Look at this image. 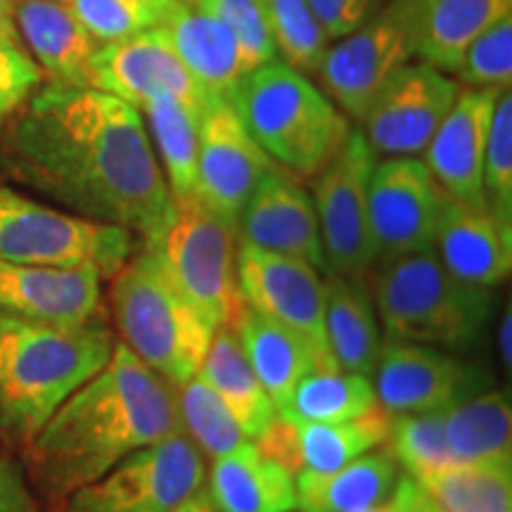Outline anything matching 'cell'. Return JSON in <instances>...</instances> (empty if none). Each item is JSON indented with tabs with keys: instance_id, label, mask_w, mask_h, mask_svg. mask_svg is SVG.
Here are the masks:
<instances>
[{
	"instance_id": "obj_51",
	"label": "cell",
	"mask_w": 512,
	"mask_h": 512,
	"mask_svg": "<svg viewBox=\"0 0 512 512\" xmlns=\"http://www.w3.org/2000/svg\"><path fill=\"white\" fill-rule=\"evenodd\" d=\"M0 126H3V119H0Z\"/></svg>"
},
{
	"instance_id": "obj_45",
	"label": "cell",
	"mask_w": 512,
	"mask_h": 512,
	"mask_svg": "<svg viewBox=\"0 0 512 512\" xmlns=\"http://www.w3.org/2000/svg\"><path fill=\"white\" fill-rule=\"evenodd\" d=\"M389 501H392L401 512H444L425 494V489H422L413 477L403 475V472L399 482L394 486L392 496H389Z\"/></svg>"
},
{
	"instance_id": "obj_16",
	"label": "cell",
	"mask_w": 512,
	"mask_h": 512,
	"mask_svg": "<svg viewBox=\"0 0 512 512\" xmlns=\"http://www.w3.org/2000/svg\"><path fill=\"white\" fill-rule=\"evenodd\" d=\"M88 88L110 93L136 110L150 100L169 98L202 114L214 100L192 79L164 29L98 46L88 72Z\"/></svg>"
},
{
	"instance_id": "obj_9",
	"label": "cell",
	"mask_w": 512,
	"mask_h": 512,
	"mask_svg": "<svg viewBox=\"0 0 512 512\" xmlns=\"http://www.w3.org/2000/svg\"><path fill=\"white\" fill-rule=\"evenodd\" d=\"M207 484V458L183 432L133 451L64 498L57 512H174Z\"/></svg>"
},
{
	"instance_id": "obj_18",
	"label": "cell",
	"mask_w": 512,
	"mask_h": 512,
	"mask_svg": "<svg viewBox=\"0 0 512 512\" xmlns=\"http://www.w3.org/2000/svg\"><path fill=\"white\" fill-rule=\"evenodd\" d=\"M392 418L380 403L368 413L342 422H299L278 413L254 444L292 475L302 470L332 472L387 444Z\"/></svg>"
},
{
	"instance_id": "obj_3",
	"label": "cell",
	"mask_w": 512,
	"mask_h": 512,
	"mask_svg": "<svg viewBox=\"0 0 512 512\" xmlns=\"http://www.w3.org/2000/svg\"><path fill=\"white\" fill-rule=\"evenodd\" d=\"M117 335L105 313L57 325L0 311V439L17 453L110 361Z\"/></svg>"
},
{
	"instance_id": "obj_17",
	"label": "cell",
	"mask_w": 512,
	"mask_h": 512,
	"mask_svg": "<svg viewBox=\"0 0 512 512\" xmlns=\"http://www.w3.org/2000/svg\"><path fill=\"white\" fill-rule=\"evenodd\" d=\"M275 166L228 100L214 98L204 107L197 147V197L214 214L238 228L247 200Z\"/></svg>"
},
{
	"instance_id": "obj_20",
	"label": "cell",
	"mask_w": 512,
	"mask_h": 512,
	"mask_svg": "<svg viewBox=\"0 0 512 512\" xmlns=\"http://www.w3.org/2000/svg\"><path fill=\"white\" fill-rule=\"evenodd\" d=\"M0 311L57 325L88 323L102 316V275L93 266L0 259Z\"/></svg>"
},
{
	"instance_id": "obj_49",
	"label": "cell",
	"mask_w": 512,
	"mask_h": 512,
	"mask_svg": "<svg viewBox=\"0 0 512 512\" xmlns=\"http://www.w3.org/2000/svg\"><path fill=\"white\" fill-rule=\"evenodd\" d=\"M382 512H401L399 508H396V505L392 503V501H387V503H384L382 505Z\"/></svg>"
},
{
	"instance_id": "obj_52",
	"label": "cell",
	"mask_w": 512,
	"mask_h": 512,
	"mask_svg": "<svg viewBox=\"0 0 512 512\" xmlns=\"http://www.w3.org/2000/svg\"><path fill=\"white\" fill-rule=\"evenodd\" d=\"M62 3H67V0H62Z\"/></svg>"
},
{
	"instance_id": "obj_2",
	"label": "cell",
	"mask_w": 512,
	"mask_h": 512,
	"mask_svg": "<svg viewBox=\"0 0 512 512\" xmlns=\"http://www.w3.org/2000/svg\"><path fill=\"white\" fill-rule=\"evenodd\" d=\"M178 432L176 387L117 339L110 361L57 408L19 460L43 510L57 512L119 460Z\"/></svg>"
},
{
	"instance_id": "obj_44",
	"label": "cell",
	"mask_w": 512,
	"mask_h": 512,
	"mask_svg": "<svg viewBox=\"0 0 512 512\" xmlns=\"http://www.w3.org/2000/svg\"><path fill=\"white\" fill-rule=\"evenodd\" d=\"M380 0H309L313 15L330 41L351 34L377 12Z\"/></svg>"
},
{
	"instance_id": "obj_13",
	"label": "cell",
	"mask_w": 512,
	"mask_h": 512,
	"mask_svg": "<svg viewBox=\"0 0 512 512\" xmlns=\"http://www.w3.org/2000/svg\"><path fill=\"white\" fill-rule=\"evenodd\" d=\"M373 373L377 403L392 415L448 411L494 384V375L479 363L394 339H384Z\"/></svg>"
},
{
	"instance_id": "obj_5",
	"label": "cell",
	"mask_w": 512,
	"mask_h": 512,
	"mask_svg": "<svg viewBox=\"0 0 512 512\" xmlns=\"http://www.w3.org/2000/svg\"><path fill=\"white\" fill-rule=\"evenodd\" d=\"M375 268L373 299L384 339L460 354L484 337L494 316V290L458 280L434 249Z\"/></svg>"
},
{
	"instance_id": "obj_11",
	"label": "cell",
	"mask_w": 512,
	"mask_h": 512,
	"mask_svg": "<svg viewBox=\"0 0 512 512\" xmlns=\"http://www.w3.org/2000/svg\"><path fill=\"white\" fill-rule=\"evenodd\" d=\"M238 280L249 309L285 325L309 344L316 370L337 368L325 339V278L309 261L242 245Z\"/></svg>"
},
{
	"instance_id": "obj_25",
	"label": "cell",
	"mask_w": 512,
	"mask_h": 512,
	"mask_svg": "<svg viewBox=\"0 0 512 512\" xmlns=\"http://www.w3.org/2000/svg\"><path fill=\"white\" fill-rule=\"evenodd\" d=\"M159 29L169 36L192 79L209 98L228 100L247 74L238 41L221 19L204 12L192 0H176Z\"/></svg>"
},
{
	"instance_id": "obj_46",
	"label": "cell",
	"mask_w": 512,
	"mask_h": 512,
	"mask_svg": "<svg viewBox=\"0 0 512 512\" xmlns=\"http://www.w3.org/2000/svg\"><path fill=\"white\" fill-rule=\"evenodd\" d=\"M512 306L505 304L503 318L498 323V356H501V366L505 373H510L512 368Z\"/></svg>"
},
{
	"instance_id": "obj_23",
	"label": "cell",
	"mask_w": 512,
	"mask_h": 512,
	"mask_svg": "<svg viewBox=\"0 0 512 512\" xmlns=\"http://www.w3.org/2000/svg\"><path fill=\"white\" fill-rule=\"evenodd\" d=\"M434 252L458 280L494 290L510 278L512 228L503 226L484 202L463 204L448 197Z\"/></svg>"
},
{
	"instance_id": "obj_47",
	"label": "cell",
	"mask_w": 512,
	"mask_h": 512,
	"mask_svg": "<svg viewBox=\"0 0 512 512\" xmlns=\"http://www.w3.org/2000/svg\"><path fill=\"white\" fill-rule=\"evenodd\" d=\"M17 0H0V43H22L15 24Z\"/></svg>"
},
{
	"instance_id": "obj_48",
	"label": "cell",
	"mask_w": 512,
	"mask_h": 512,
	"mask_svg": "<svg viewBox=\"0 0 512 512\" xmlns=\"http://www.w3.org/2000/svg\"><path fill=\"white\" fill-rule=\"evenodd\" d=\"M174 512H219L214 508V503H211V498L207 494V489L195 491L190 498H185V501L178 505V508Z\"/></svg>"
},
{
	"instance_id": "obj_28",
	"label": "cell",
	"mask_w": 512,
	"mask_h": 512,
	"mask_svg": "<svg viewBox=\"0 0 512 512\" xmlns=\"http://www.w3.org/2000/svg\"><path fill=\"white\" fill-rule=\"evenodd\" d=\"M401 467L389 446H377L332 472L294 475L299 512H354L389 501Z\"/></svg>"
},
{
	"instance_id": "obj_41",
	"label": "cell",
	"mask_w": 512,
	"mask_h": 512,
	"mask_svg": "<svg viewBox=\"0 0 512 512\" xmlns=\"http://www.w3.org/2000/svg\"><path fill=\"white\" fill-rule=\"evenodd\" d=\"M204 12L221 19L238 41L247 72L275 60V41L261 0H192Z\"/></svg>"
},
{
	"instance_id": "obj_24",
	"label": "cell",
	"mask_w": 512,
	"mask_h": 512,
	"mask_svg": "<svg viewBox=\"0 0 512 512\" xmlns=\"http://www.w3.org/2000/svg\"><path fill=\"white\" fill-rule=\"evenodd\" d=\"M19 41L48 81L88 86L91 60L100 43L62 0H17Z\"/></svg>"
},
{
	"instance_id": "obj_35",
	"label": "cell",
	"mask_w": 512,
	"mask_h": 512,
	"mask_svg": "<svg viewBox=\"0 0 512 512\" xmlns=\"http://www.w3.org/2000/svg\"><path fill=\"white\" fill-rule=\"evenodd\" d=\"M176 401L183 434L200 448L204 458H221L252 441L200 375L176 387Z\"/></svg>"
},
{
	"instance_id": "obj_21",
	"label": "cell",
	"mask_w": 512,
	"mask_h": 512,
	"mask_svg": "<svg viewBox=\"0 0 512 512\" xmlns=\"http://www.w3.org/2000/svg\"><path fill=\"white\" fill-rule=\"evenodd\" d=\"M501 93L498 88L460 86L458 98L422 152V162L451 200L482 204L486 138Z\"/></svg>"
},
{
	"instance_id": "obj_15",
	"label": "cell",
	"mask_w": 512,
	"mask_h": 512,
	"mask_svg": "<svg viewBox=\"0 0 512 512\" xmlns=\"http://www.w3.org/2000/svg\"><path fill=\"white\" fill-rule=\"evenodd\" d=\"M413 60L406 29L389 5L325 50L318 67L320 91L347 119L361 121L384 83Z\"/></svg>"
},
{
	"instance_id": "obj_50",
	"label": "cell",
	"mask_w": 512,
	"mask_h": 512,
	"mask_svg": "<svg viewBox=\"0 0 512 512\" xmlns=\"http://www.w3.org/2000/svg\"><path fill=\"white\" fill-rule=\"evenodd\" d=\"M382 505H373V508H361V510H354V512H382Z\"/></svg>"
},
{
	"instance_id": "obj_7",
	"label": "cell",
	"mask_w": 512,
	"mask_h": 512,
	"mask_svg": "<svg viewBox=\"0 0 512 512\" xmlns=\"http://www.w3.org/2000/svg\"><path fill=\"white\" fill-rule=\"evenodd\" d=\"M140 247L131 230L69 214L0 183V259L12 264L93 266L110 280Z\"/></svg>"
},
{
	"instance_id": "obj_30",
	"label": "cell",
	"mask_w": 512,
	"mask_h": 512,
	"mask_svg": "<svg viewBox=\"0 0 512 512\" xmlns=\"http://www.w3.org/2000/svg\"><path fill=\"white\" fill-rule=\"evenodd\" d=\"M446 446L456 465L512 467V406L508 389L486 392L444 411Z\"/></svg>"
},
{
	"instance_id": "obj_14",
	"label": "cell",
	"mask_w": 512,
	"mask_h": 512,
	"mask_svg": "<svg viewBox=\"0 0 512 512\" xmlns=\"http://www.w3.org/2000/svg\"><path fill=\"white\" fill-rule=\"evenodd\" d=\"M458 93L460 83L451 74L411 60L384 83L358 124L375 155L418 157Z\"/></svg>"
},
{
	"instance_id": "obj_32",
	"label": "cell",
	"mask_w": 512,
	"mask_h": 512,
	"mask_svg": "<svg viewBox=\"0 0 512 512\" xmlns=\"http://www.w3.org/2000/svg\"><path fill=\"white\" fill-rule=\"evenodd\" d=\"M157 162L169 185L171 200L197 195V147H200V112L178 100H150L138 110Z\"/></svg>"
},
{
	"instance_id": "obj_37",
	"label": "cell",
	"mask_w": 512,
	"mask_h": 512,
	"mask_svg": "<svg viewBox=\"0 0 512 512\" xmlns=\"http://www.w3.org/2000/svg\"><path fill=\"white\" fill-rule=\"evenodd\" d=\"M261 3L275 41V53L297 72H318L325 50L330 48V38L313 15L309 0H261Z\"/></svg>"
},
{
	"instance_id": "obj_33",
	"label": "cell",
	"mask_w": 512,
	"mask_h": 512,
	"mask_svg": "<svg viewBox=\"0 0 512 512\" xmlns=\"http://www.w3.org/2000/svg\"><path fill=\"white\" fill-rule=\"evenodd\" d=\"M377 406L368 375L347 370H311L299 380L280 415L299 422H342Z\"/></svg>"
},
{
	"instance_id": "obj_38",
	"label": "cell",
	"mask_w": 512,
	"mask_h": 512,
	"mask_svg": "<svg viewBox=\"0 0 512 512\" xmlns=\"http://www.w3.org/2000/svg\"><path fill=\"white\" fill-rule=\"evenodd\" d=\"M67 5L102 46L159 29L176 0H67Z\"/></svg>"
},
{
	"instance_id": "obj_4",
	"label": "cell",
	"mask_w": 512,
	"mask_h": 512,
	"mask_svg": "<svg viewBox=\"0 0 512 512\" xmlns=\"http://www.w3.org/2000/svg\"><path fill=\"white\" fill-rule=\"evenodd\" d=\"M114 335L166 382L197 375L216 328L190 302L150 247L140 245L110 278Z\"/></svg>"
},
{
	"instance_id": "obj_43",
	"label": "cell",
	"mask_w": 512,
	"mask_h": 512,
	"mask_svg": "<svg viewBox=\"0 0 512 512\" xmlns=\"http://www.w3.org/2000/svg\"><path fill=\"white\" fill-rule=\"evenodd\" d=\"M0 512H46L31 491L22 460L0 439Z\"/></svg>"
},
{
	"instance_id": "obj_26",
	"label": "cell",
	"mask_w": 512,
	"mask_h": 512,
	"mask_svg": "<svg viewBox=\"0 0 512 512\" xmlns=\"http://www.w3.org/2000/svg\"><path fill=\"white\" fill-rule=\"evenodd\" d=\"M207 494L219 512H294V475L254 441L211 460Z\"/></svg>"
},
{
	"instance_id": "obj_8",
	"label": "cell",
	"mask_w": 512,
	"mask_h": 512,
	"mask_svg": "<svg viewBox=\"0 0 512 512\" xmlns=\"http://www.w3.org/2000/svg\"><path fill=\"white\" fill-rule=\"evenodd\" d=\"M176 285L211 320L230 328L245 306L238 280V228L214 214L200 197L171 200V216L150 242Z\"/></svg>"
},
{
	"instance_id": "obj_29",
	"label": "cell",
	"mask_w": 512,
	"mask_h": 512,
	"mask_svg": "<svg viewBox=\"0 0 512 512\" xmlns=\"http://www.w3.org/2000/svg\"><path fill=\"white\" fill-rule=\"evenodd\" d=\"M256 380L266 389L275 411H283L304 375L316 370L309 344L285 325L261 316L245 304L230 325Z\"/></svg>"
},
{
	"instance_id": "obj_31",
	"label": "cell",
	"mask_w": 512,
	"mask_h": 512,
	"mask_svg": "<svg viewBox=\"0 0 512 512\" xmlns=\"http://www.w3.org/2000/svg\"><path fill=\"white\" fill-rule=\"evenodd\" d=\"M197 375L207 382L211 392L219 396L223 406L240 425V430L252 441L259 439L278 415L266 389L261 387L254 370L249 368L238 337L230 328H219L214 332Z\"/></svg>"
},
{
	"instance_id": "obj_19",
	"label": "cell",
	"mask_w": 512,
	"mask_h": 512,
	"mask_svg": "<svg viewBox=\"0 0 512 512\" xmlns=\"http://www.w3.org/2000/svg\"><path fill=\"white\" fill-rule=\"evenodd\" d=\"M238 238L266 252L309 261L325 273L316 204L292 174L275 169L256 185L238 219Z\"/></svg>"
},
{
	"instance_id": "obj_34",
	"label": "cell",
	"mask_w": 512,
	"mask_h": 512,
	"mask_svg": "<svg viewBox=\"0 0 512 512\" xmlns=\"http://www.w3.org/2000/svg\"><path fill=\"white\" fill-rule=\"evenodd\" d=\"M415 482L444 512H512V467L456 465Z\"/></svg>"
},
{
	"instance_id": "obj_36",
	"label": "cell",
	"mask_w": 512,
	"mask_h": 512,
	"mask_svg": "<svg viewBox=\"0 0 512 512\" xmlns=\"http://www.w3.org/2000/svg\"><path fill=\"white\" fill-rule=\"evenodd\" d=\"M387 446L403 475L413 479L456 467L446 446L444 411L394 415Z\"/></svg>"
},
{
	"instance_id": "obj_22",
	"label": "cell",
	"mask_w": 512,
	"mask_h": 512,
	"mask_svg": "<svg viewBox=\"0 0 512 512\" xmlns=\"http://www.w3.org/2000/svg\"><path fill=\"white\" fill-rule=\"evenodd\" d=\"M413 46V60L453 74L475 38L512 15V0H389Z\"/></svg>"
},
{
	"instance_id": "obj_27",
	"label": "cell",
	"mask_w": 512,
	"mask_h": 512,
	"mask_svg": "<svg viewBox=\"0 0 512 512\" xmlns=\"http://www.w3.org/2000/svg\"><path fill=\"white\" fill-rule=\"evenodd\" d=\"M325 339L339 370L373 375L384 335L368 278L325 275Z\"/></svg>"
},
{
	"instance_id": "obj_6",
	"label": "cell",
	"mask_w": 512,
	"mask_h": 512,
	"mask_svg": "<svg viewBox=\"0 0 512 512\" xmlns=\"http://www.w3.org/2000/svg\"><path fill=\"white\" fill-rule=\"evenodd\" d=\"M228 102L261 150L292 176H316L351 131L335 102L283 60L247 72Z\"/></svg>"
},
{
	"instance_id": "obj_10",
	"label": "cell",
	"mask_w": 512,
	"mask_h": 512,
	"mask_svg": "<svg viewBox=\"0 0 512 512\" xmlns=\"http://www.w3.org/2000/svg\"><path fill=\"white\" fill-rule=\"evenodd\" d=\"M377 155L361 128H351L313 183L320 242L325 254V275L368 278L375 268L373 233L368 219V183Z\"/></svg>"
},
{
	"instance_id": "obj_40",
	"label": "cell",
	"mask_w": 512,
	"mask_h": 512,
	"mask_svg": "<svg viewBox=\"0 0 512 512\" xmlns=\"http://www.w3.org/2000/svg\"><path fill=\"white\" fill-rule=\"evenodd\" d=\"M453 79L463 88H498L510 91L512 83V15L484 29L460 55Z\"/></svg>"
},
{
	"instance_id": "obj_1",
	"label": "cell",
	"mask_w": 512,
	"mask_h": 512,
	"mask_svg": "<svg viewBox=\"0 0 512 512\" xmlns=\"http://www.w3.org/2000/svg\"><path fill=\"white\" fill-rule=\"evenodd\" d=\"M0 181L150 245L171 192L136 107L88 86L41 83L0 126Z\"/></svg>"
},
{
	"instance_id": "obj_42",
	"label": "cell",
	"mask_w": 512,
	"mask_h": 512,
	"mask_svg": "<svg viewBox=\"0 0 512 512\" xmlns=\"http://www.w3.org/2000/svg\"><path fill=\"white\" fill-rule=\"evenodd\" d=\"M46 81L22 43H0V119H5Z\"/></svg>"
},
{
	"instance_id": "obj_12",
	"label": "cell",
	"mask_w": 512,
	"mask_h": 512,
	"mask_svg": "<svg viewBox=\"0 0 512 512\" xmlns=\"http://www.w3.org/2000/svg\"><path fill=\"white\" fill-rule=\"evenodd\" d=\"M446 202L448 195L422 159L387 157L375 162L368 183V219L377 264L434 249Z\"/></svg>"
},
{
	"instance_id": "obj_39",
	"label": "cell",
	"mask_w": 512,
	"mask_h": 512,
	"mask_svg": "<svg viewBox=\"0 0 512 512\" xmlns=\"http://www.w3.org/2000/svg\"><path fill=\"white\" fill-rule=\"evenodd\" d=\"M482 202L503 226L512 228V95H498L486 138Z\"/></svg>"
}]
</instances>
